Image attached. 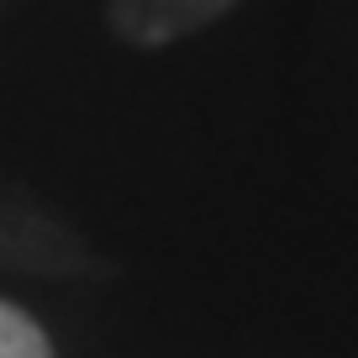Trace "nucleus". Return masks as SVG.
<instances>
[{
	"mask_svg": "<svg viewBox=\"0 0 358 358\" xmlns=\"http://www.w3.org/2000/svg\"><path fill=\"white\" fill-rule=\"evenodd\" d=\"M237 0H111V22L127 43L137 48H164L174 37L195 32V27L216 22L222 11H232Z\"/></svg>",
	"mask_w": 358,
	"mask_h": 358,
	"instance_id": "obj_1",
	"label": "nucleus"
},
{
	"mask_svg": "<svg viewBox=\"0 0 358 358\" xmlns=\"http://www.w3.org/2000/svg\"><path fill=\"white\" fill-rule=\"evenodd\" d=\"M0 358H53L43 327H37L27 311L6 306V301H0Z\"/></svg>",
	"mask_w": 358,
	"mask_h": 358,
	"instance_id": "obj_2",
	"label": "nucleus"
}]
</instances>
